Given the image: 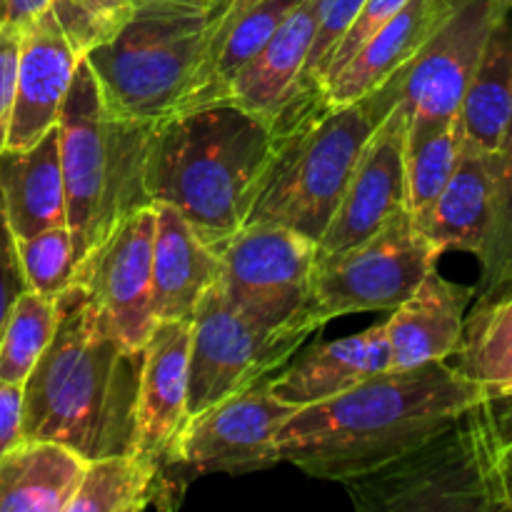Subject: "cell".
Here are the masks:
<instances>
[{"mask_svg": "<svg viewBox=\"0 0 512 512\" xmlns=\"http://www.w3.org/2000/svg\"><path fill=\"white\" fill-rule=\"evenodd\" d=\"M160 460L140 453L85 460L68 512H138L170 493Z\"/></svg>", "mask_w": 512, "mask_h": 512, "instance_id": "484cf974", "label": "cell"}, {"mask_svg": "<svg viewBox=\"0 0 512 512\" xmlns=\"http://www.w3.org/2000/svg\"><path fill=\"white\" fill-rule=\"evenodd\" d=\"M365 0H315V35L303 75L293 90H323L330 55L340 43Z\"/></svg>", "mask_w": 512, "mask_h": 512, "instance_id": "1f68e13d", "label": "cell"}, {"mask_svg": "<svg viewBox=\"0 0 512 512\" xmlns=\"http://www.w3.org/2000/svg\"><path fill=\"white\" fill-rule=\"evenodd\" d=\"M395 100L393 80L343 105H330L323 90H293L270 118L275 150L245 225H283L318 245L360 153Z\"/></svg>", "mask_w": 512, "mask_h": 512, "instance_id": "277c9868", "label": "cell"}, {"mask_svg": "<svg viewBox=\"0 0 512 512\" xmlns=\"http://www.w3.org/2000/svg\"><path fill=\"white\" fill-rule=\"evenodd\" d=\"M473 295L475 288H460L435 268L430 270L415 293L390 310V318L383 323L393 345V370L453 358Z\"/></svg>", "mask_w": 512, "mask_h": 512, "instance_id": "44dd1931", "label": "cell"}, {"mask_svg": "<svg viewBox=\"0 0 512 512\" xmlns=\"http://www.w3.org/2000/svg\"><path fill=\"white\" fill-rule=\"evenodd\" d=\"M405 3H408V0H365L360 13L355 15L353 25L348 28V33H345L343 38H340V43L335 45L333 55H330V65H328V75H325V80L333 78V75L338 73V70L343 68V65L348 63V60L353 58V55L358 53V50L363 48L375 33H378V30L383 28L395 13L403 10Z\"/></svg>", "mask_w": 512, "mask_h": 512, "instance_id": "d6a6232c", "label": "cell"}, {"mask_svg": "<svg viewBox=\"0 0 512 512\" xmlns=\"http://www.w3.org/2000/svg\"><path fill=\"white\" fill-rule=\"evenodd\" d=\"M153 125L113 113L103 103L93 68L80 60L58 118L75 265L120 220L153 205L145 185Z\"/></svg>", "mask_w": 512, "mask_h": 512, "instance_id": "5b68a950", "label": "cell"}, {"mask_svg": "<svg viewBox=\"0 0 512 512\" xmlns=\"http://www.w3.org/2000/svg\"><path fill=\"white\" fill-rule=\"evenodd\" d=\"M463 150L460 118L405 128V208L420 215L453 175Z\"/></svg>", "mask_w": 512, "mask_h": 512, "instance_id": "83f0119b", "label": "cell"}, {"mask_svg": "<svg viewBox=\"0 0 512 512\" xmlns=\"http://www.w3.org/2000/svg\"><path fill=\"white\" fill-rule=\"evenodd\" d=\"M510 10L495 23L478 70H475L458 110L465 143L490 155H495L503 148L512 125Z\"/></svg>", "mask_w": 512, "mask_h": 512, "instance_id": "d4e9b609", "label": "cell"}, {"mask_svg": "<svg viewBox=\"0 0 512 512\" xmlns=\"http://www.w3.org/2000/svg\"><path fill=\"white\" fill-rule=\"evenodd\" d=\"M315 35V0H300L265 40L263 48L235 73L220 103H233L260 118H273L303 75Z\"/></svg>", "mask_w": 512, "mask_h": 512, "instance_id": "7402d4cb", "label": "cell"}, {"mask_svg": "<svg viewBox=\"0 0 512 512\" xmlns=\"http://www.w3.org/2000/svg\"><path fill=\"white\" fill-rule=\"evenodd\" d=\"M155 205L153 283L155 320H193L195 308L223 275V258L175 208Z\"/></svg>", "mask_w": 512, "mask_h": 512, "instance_id": "ac0fdd59", "label": "cell"}, {"mask_svg": "<svg viewBox=\"0 0 512 512\" xmlns=\"http://www.w3.org/2000/svg\"><path fill=\"white\" fill-rule=\"evenodd\" d=\"M365 365H368V378L393 373V345L383 323L365 330Z\"/></svg>", "mask_w": 512, "mask_h": 512, "instance_id": "d590c367", "label": "cell"}, {"mask_svg": "<svg viewBox=\"0 0 512 512\" xmlns=\"http://www.w3.org/2000/svg\"><path fill=\"white\" fill-rule=\"evenodd\" d=\"M295 405L285 403L258 383L198 415H190L165 450V468H185L195 475H245L283 463L278 433Z\"/></svg>", "mask_w": 512, "mask_h": 512, "instance_id": "7c38bea8", "label": "cell"}, {"mask_svg": "<svg viewBox=\"0 0 512 512\" xmlns=\"http://www.w3.org/2000/svg\"><path fill=\"white\" fill-rule=\"evenodd\" d=\"M343 485L360 510H498L468 410L420 448Z\"/></svg>", "mask_w": 512, "mask_h": 512, "instance_id": "9c48e42d", "label": "cell"}, {"mask_svg": "<svg viewBox=\"0 0 512 512\" xmlns=\"http://www.w3.org/2000/svg\"><path fill=\"white\" fill-rule=\"evenodd\" d=\"M508 10L503 0H455L453 13L393 78L408 125L443 123L458 115L490 33Z\"/></svg>", "mask_w": 512, "mask_h": 512, "instance_id": "4fadbf2b", "label": "cell"}, {"mask_svg": "<svg viewBox=\"0 0 512 512\" xmlns=\"http://www.w3.org/2000/svg\"><path fill=\"white\" fill-rule=\"evenodd\" d=\"M455 0H408L333 78L325 80L323 95L330 105L353 103L393 80L430 35L453 13Z\"/></svg>", "mask_w": 512, "mask_h": 512, "instance_id": "d6986e66", "label": "cell"}, {"mask_svg": "<svg viewBox=\"0 0 512 512\" xmlns=\"http://www.w3.org/2000/svg\"><path fill=\"white\" fill-rule=\"evenodd\" d=\"M190 320H155L143 348L135 453L163 460L188 420Z\"/></svg>", "mask_w": 512, "mask_h": 512, "instance_id": "e0dca14e", "label": "cell"}, {"mask_svg": "<svg viewBox=\"0 0 512 512\" xmlns=\"http://www.w3.org/2000/svg\"><path fill=\"white\" fill-rule=\"evenodd\" d=\"M405 128L408 120L398 98L360 153L318 253L363 243L405 208Z\"/></svg>", "mask_w": 512, "mask_h": 512, "instance_id": "9a60e30c", "label": "cell"}, {"mask_svg": "<svg viewBox=\"0 0 512 512\" xmlns=\"http://www.w3.org/2000/svg\"><path fill=\"white\" fill-rule=\"evenodd\" d=\"M455 368L475 385L468 410L488 455L498 510H512V270L473 295Z\"/></svg>", "mask_w": 512, "mask_h": 512, "instance_id": "30bf717a", "label": "cell"}, {"mask_svg": "<svg viewBox=\"0 0 512 512\" xmlns=\"http://www.w3.org/2000/svg\"><path fill=\"white\" fill-rule=\"evenodd\" d=\"M273 150V123L233 103L168 115L153 125L150 138V203L178 210L220 250L248 220Z\"/></svg>", "mask_w": 512, "mask_h": 512, "instance_id": "3957f363", "label": "cell"}, {"mask_svg": "<svg viewBox=\"0 0 512 512\" xmlns=\"http://www.w3.org/2000/svg\"><path fill=\"white\" fill-rule=\"evenodd\" d=\"M153 240L155 205H145L120 220L75 265V288H80L98 318L133 350L145 348L155 325L150 305Z\"/></svg>", "mask_w": 512, "mask_h": 512, "instance_id": "5bb4252c", "label": "cell"}, {"mask_svg": "<svg viewBox=\"0 0 512 512\" xmlns=\"http://www.w3.org/2000/svg\"><path fill=\"white\" fill-rule=\"evenodd\" d=\"M0 20H5L3 18V0H0Z\"/></svg>", "mask_w": 512, "mask_h": 512, "instance_id": "f35d334b", "label": "cell"}, {"mask_svg": "<svg viewBox=\"0 0 512 512\" xmlns=\"http://www.w3.org/2000/svg\"><path fill=\"white\" fill-rule=\"evenodd\" d=\"M225 3H140L113 38L83 55L103 103L133 120L168 118L190 93Z\"/></svg>", "mask_w": 512, "mask_h": 512, "instance_id": "8992f818", "label": "cell"}, {"mask_svg": "<svg viewBox=\"0 0 512 512\" xmlns=\"http://www.w3.org/2000/svg\"><path fill=\"white\" fill-rule=\"evenodd\" d=\"M23 440V385L0 380V458Z\"/></svg>", "mask_w": 512, "mask_h": 512, "instance_id": "e575fe53", "label": "cell"}, {"mask_svg": "<svg viewBox=\"0 0 512 512\" xmlns=\"http://www.w3.org/2000/svg\"><path fill=\"white\" fill-rule=\"evenodd\" d=\"M53 3L55 0H3V18L15 25H25Z\"/></svg>", "mask_w": 512, "mask_h": 512, "instance_id": "8d00e7d4", "label": "cell"}, {"mask_svg": "<svg viewBox=\"0 0 512 512\" xmlns=\"http://www.w3.org/2000/svg\"><path fill=\"white\" fill-rule=\"evenodd\" d=\"M0 203L15 238L68 225L58 125L30 148L0 150Z\"/></svg>", "mask_w": 512, "mask_h": 512, "instance_id": "603a6c76", "label": "cell"}, {"mask_svg": "<svg viewBox=\"0 0 512 512\" xmlns=\"http://www.w3.org/2000/svg\"><path fill=\"white\" fill-rule=\"evenodd\" d=\"M140 368L143 350L128 348L73 285L23 383V440H53L83 460L135 453Z\"/></svg>", "mask_w": 512, "mask_h": 512, "instance_id": "7a4b0ae2", "label": "cell"}, {"mask_svg": "<svg viewBox=\"0 0 512 512\" xmlns=\"http://www.w3.org/2000/svg\"><path fill=\"white\" fill-rule=\"evenodd\" d=\"M318 245L283 225H243L220 248L225 298L265 328L320 325L308 313L310 273Z\"/></svg>", "mask_w": 512, "mask_h": 512, "instance_id": "8fae6325", "label": "cell"}, {"mask_svg": "<svg viewBox=\"0 0 512 512\" xmlns=\"http://www.w3.org/2000/svg\"><path fill=\"white\" fill-rule=\"evenodd\" d=\"M480 283L475 293L498 283L512 270V125L503 148L495 153V215L488 245L480 255Z\"/></svg>", "mask_w": 512, "mask_h": 512, "instance_id": "4dcf8cb0", "label": "cell"}, {"mask_svg": "<svg viewBox=\"0 0 512 512\" xmlns=\"http://www.w3.org/2000/svg\"><path fill=\"white\" fill-rule=\"evenodd\" d=\"M368 378L365 333L315 345L285 373L265 380L268 390L295 408L320 403Z\"/></svg>", "mask_w": 512, "mask_h": 512, "instance_id": "4316f807", "label": "cell"}, {"mask_svg": "<svg viewBox=\"0 0 512 512\" xmlns=\"http://www.w3.org/2000/svg\"><path fill=\"white\" fill-rule=\"evenodd\" d=\"M25 285L45 298L58 300L73 288L75 253L68 225L40 230L28 238H15Z\"/></svg>", "mask_w": 512, "mask_h": 512, "instance_id": "f546056e", "label": "cell"}, {"mask_svg": "<svg viewBox=\"0 0 512 512\" xmlns=\"http://www.w3.org/2000/svg\"><path fill=\"white\" fill-rule=\"evenodd\" d=\"M313 333V325L265 328L213 285L190 320L188 418L268 380Z\"/></svg>", "mask_w": 512, "mask_h": 512, "instance_id": "ba28073f", "label": "cell"}, {"mask_svg": "<svg viewBox=\"0 0 512 512\" xmlns=\"http://www.w3.org/2000/svg\"><path fill=\"white\" fill-rule=\"evenodd\" d=\"M508 5H510V8H512V0H508Z\"/></svg>", "mask_w": 512, "mask_h": 512, "instance_id": "ab89813d", "label": "cell"}, {"mask_svg": "<svg viewBox=\"0 0 512 512\" xmlns=\"http://www.w3.org/2000/svg\"><path fill=\"white\" fill-rule=\"evenodd\" d=\"M478 400L448 360L373 375L295 410L278 433V453L310 478L348 483L428 443Z\"/></svg>", "mask_w": 512, "mask_h": 512, "instance_id": "6da1fadb", "label": "cell"}, {"mask_svg": "<svg viewBox=\"0 0 512 512\" xmlns=\"http://www.w3.org/2000/svg\"><path fill=\"white\" fill-rule=\"evenodd\" d=\"M80 60L83 53L50 8L20 25L18 83L5 148H30L58 125Z\"/></svg>", "mask_w": 512, "mask_h": 512, "instance_id": "2e32d148", "label": "cell"}, {"mask_svg": "<svg viewBox=\"0 0 512 512\" xmlns=\"http://www.w3.org/2000/svg\"><path fill=\"white\" fill-rule=\"evenodd\" d=\"M503 3H508V0H503Z\"/></svg>", "mask_w": 512, "mask_h": 512, "instance_id": "60d3db41", "label": "cell"}, {"mask_svg": "<svg viewBox=\"0 0 512 512\" xmlns=\"http://www.w3.org/2000/svg\"><path fill=\"white\" fill-rule=\"evenodd\" d=\"M440 253L423 238L408 208L375 235L338 253H315L308 313L323 328L335 318L393 310L415 293Z\"/></svg>", "mask_w": 512, "mask_h": 512, "instance_id": "52a82bcc", "label": "cell"}, {"mask_svg": "<svg viewBox=\"0 0 512 512\" xmlns=\"http://www.w3.org/2000/svg\"><path fill=\"white\" fill-rule=\"evenodd\" d=\"M258 3H265V0H230L228 10H243V8H250V5H258Z\"/></svg>", "mask_w": 512, "mask_h": 512, "instance_id": "74e56055", "label": "cell"}, {"mask_svg": "<svg viewBox=\"0 0 512 512\" xmlns=\"http://www.w3.org/2000/svg\"><path fill=\"white\" fill-rule=\"evenodd\" d=\"M58 328V300L23 290L0 333V380L23 385Z\"/></svg>", "mask_w": 512, "mask_h": 512, "instance_id": "f1b7e54d", "label": "cell"}, {"mask_svg": "<svg viewBox=\"0 0 512 512\" xmlns=\"http://www.w3.org/2000/svg\"><path fill=\"white\" fill-rule=\"evenodd\" d=\"M495 215V155L483 153L463 140L458 165L438 198L420 215L415 228L438 250H465L483 255Z\"/></svg>", "mask_w": 512, "mask_h": 512, "instance_id": "ffe728a7", "label": "cell"}, {"mask_svg": "<svg viewBox=\"0 0 512 512\" xmlns=\"http://www.w3.org/2000/svg\"><path fill=\"white\" fill-rule=\"evenodd\" d=\"M85 460L53 440H20L0 458V512H68Z\"/></svg>", "mask_w": 512, "mask_h": 512, "instance_id": "cb8c5ba5", "label": "cell"}, {"mask_svg": "<svg viewBox=\"0 0 512 512\" xmlns=\"http://www.w3.org/2000/svg\"><path fill=\"white\" fill-rule=\"evenodd\" d=\"M23 290H28V285H25L23 268H20L15 235L5 220L3 203H0V333H3L5 320H8L10 310H13L15 300Z\"/></svg>", "mask_w": 512, "mask_h": 512, "instance_id": "836d02e7", "label": "cell"}]
</instances>
